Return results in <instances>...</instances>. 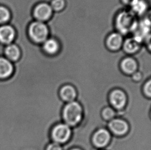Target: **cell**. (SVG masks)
Masks as SVG:
<instances>
[{
	"label": "cell",
	"mask_w": 151,
	"mask_h": 150,
	"mask_svg": "<svg viewBox=\"0 0 151 150\" xmlns=\"http://www.w3.org/2000/svg\"><path fill=\"white\" fill-rule=\"evenodd\" d=\"M83 110L81 104L77 101L66 103L62 111L63 121L65 124L74 128L82 121Z\"/></svg>",
	"instance_id": "6da1fadb"
},
{
	"label": "cell",
	"mask_w": 151,
	"mask_h": 150,
	"mask_svg": "<svg viewBox=\"0 0 151 150\" xmlns=\"http://www.w3.org/2000/svg\"><path fill=\"white\" fill-rule=\"evenodd\" d=\"M71 135L72 128L64 122L56 124L51 130L52 141L61 145L68 142Z\"/></svg>",
	"instance_id": "7a4b0ae2"
},
{
	"label": "cell",
	"mask_w": 151,
	"mask_h": 150,
	"mask_svg": "<svg viewBox=\"0 0 151 150\" xmlns=\"http://www.w3.org/2000/svg\"><path fill=\"white\" fill-rule=\"evenodd\" d=\"M29 34L32 39L36 43H43L48 39L49 30L45 23L36 21L32 23L29 28Z\"/></svg>",
	"instance_id": "3957f363"
},
{
	"label": "cell",
	"mask_w": 151,
	"mask_h": 150,
	"mask_svg": "<svg viewBox=\"0 0 151 150\" xmlns=\"http://www.w3.org/2000/svg\"><path fill=\"white\" fill-rule=\"evenodd\" d=\"M108 101L111 107L116 112L123 111L127 106V94L122 89H115L110 91Z\"/></svg>",
	"instance_id": "277c9868"
},
{
	"label": "cell",
	"mask_w": 151,
	"mask_h": 150,
	"mask_svg": "<svg viewBox=\"0 0 151 150\" xmlns=\"http://www.w3.org/2000/svg\"><path fill=\"white\" fill-rule=\"evenodd\" d=\"M111 135L107 129L102 128L96 130L92 136V144L98 149L106 148L110 143Z\"/></svg>",
	"instance_id": "5b68a950"
},
{
	"label": "cell",
	"mask_w": 151,
	"mask_h": 150,
	"mask_svg": "<svg viewBox=\"0 0 151 150\" xmlns=\"http://www.w3.org/2000/svg\"><path fill=\"white\" fill-rule=\"evenodd\" d=\"M107 129L112 135L118 137H122L127 134L129 126L125 120L116 117L108 122Z\"/></svg>",
	"instance_id": "8992f818"
},
{
	"label": "cell",
	"mask_w": 151,
	"mask_h": 150,
	"mask_svg": "<svg viewBox=\"0 0 151 150\" xmlns=\"http://www.w3.org/2000/svg\"><path fill=\"white\" fill-rule=\"evenodd\" d=\"M116 26L120 31L121 34L125 33L135 29L137 26L136 23L134 21L133 16L127 12H122L120 14L116 20Z\"/></svg>",
	"instance_id": "52a82bcc"
},
{
	"label": "cell",
	"mask_w": 151,
	"mask_h": 150,
	"mask_svg": "<svg viewBox=\"0 0 151 150\" xmlns=\"http://www.w3.org/2000/svg\"><path fill=\"white\" fill-rule=\"evenodd\" d=\"M53 11L50 5L46 3H42L38 5L35 8L34 14L38 21L43 22L49 20L53 15Z\"/></svg>",
	"instance_id": "ba28073f"
},
{
	"label": "cell",
	"mask_w": 151,
	"mask_h": 150,
	"mask_svg": "<svg viewBox=\"0 0 151 150\" xmlns=\"http://www.w3.org/2000/svg\"><path fill=\"white\" fill-rule=\"evenodd\" d=\"M124 42L122 35L118 32L111 33L106 38V47L110 51H116L122 47Z\"/></svg>",
	"instance_id": "9c48e42d"
},
{
	"label": "cell",
	"mask_w": 151,
	"mask_h": 150,
	"mask_svg": "<svg viewBox=\"0 0 151 150\" xmlns=\"http://www.w3.org/2000/svg\"><path fill=\"white\" fill-rule=\"evenodd\" d=\"M120 68L123 73L131 76L137 71L138 69V63L133 57L129 56L124 57L121 60Z\"/></svg>",
	"instance_id": "30bf717a"
},
{
	"label": "cell",
	"mask_w": 151,
	"mask_h": 150,
	"mask_svg": "<svg viewBox=\"0 0 151 150\" xmlns=\"http://www.w3.org/2000/svg\"><path fill=\"white\" fill-rule=\"evenodd\" d=\"M59 97L65 103L73 101L77 97V91L75 87L70 84H65L59 90Z\"/></svg>",
	"instance_id": "8fae6325"
},
{
	"label": "cell",
	"mask_w": 151,
	"mask_h": 150,
	"mask_svg": "<svg viewBox=\"0 0 151 150\" xmlns=\"http://www.w3.org/2000/svg\"><path fill=\"white\" fill-rule=\"evenodd\" d=\"M14 65L7 59L0 57V79L4 80L10 77L14 72Z\"/></svg>",
	"instance_id": "7c38bea8"
},
{
	"label": "cell",
	"mask_w": 151,
	"mask_h": 150,
	"mask_svg": "<svg viewBox=\"0 0 151 150\" xmlns=\"http://www.w3.org/2000/svg\"><path fill=\"white\" fill-rule=\"evenodd\" d=\"M60 49L59 42L55 38H48L43 42V49L47 55H57Z\"/></svg>",
	"instance_id": "4fadbf2b"
},
{
	"label": "cell",
	"mask_w": 151,
	"mask_h": 150,
	"mask_svg": "<svg viewBox=\"0 0 151 150\" xmlns=\"http://www.w3.org/2000/svg\"><path fill=\"white\" fill-rule=\"evenodd\" d=\"M140 43L134 38H128L124 41L122 47L125 53L133 54L137 52L140 47Z\"/></svg>",
	"instance_id": "5bb4252c"
},
{
	"label": "cell",
	"mask_w": 151,
	"mask_h": 150,
	"mask_svg": "<svg viewBox=\"0 0 151 150\" xmlns=\"http://www.w3.org/2000/svg\"><path fill=\"white\" fill-rule=\"evenodd\" d=\"M14 37V31L10 26H3L0 27V41L4 43H9Z\"/></svg>",
	"instance_id": "9a60e30c"
},
{
	"label": "cell",
	"mask_w": 151,
	"mask_h": 150,
	"mask_svg": "<svg viewBox=\"0 0 151 150\" xmlns=\"http://www.w3.org/2000/svg\"><path fill=\"white\" fill-rule=\"evenodd\" d=\"M135 14L141 15L147 10V4L144 0H134L130 5Z\"/></svg>",
	"instance_id": "2e32d148"
},
{
	"label": "cell",
	"mask_w": 151,
	"mask_h": 150,
	"mask_svg": "<svg viewBox=\"0 0 151 150\" xmlns=\"http://www.w3.org/2000/svg\"><path fill=\"white\" fill-rule=\"evenodd\" d=\"M7 57L8 59L12 61H17L20 57V51L18 47L14 45H10L8 46L5 51Z\"/></svg>",
	"instance_id": "e0dca14e"
},
{
	"label": "cell",
	"mask_w": 151,
	"mask_h": 150,
	"mask_svg": "<svg viewBox=\"0 0 151 150\" xmlns=\"http://www.w3.org/2000/svg\"><path fill=\"white\" fill-rule=\"evenodd\" d=\"M101 116L104 120L109 122L116 117V111L112 107L107 106L102 110Z\"/></svg>",
	"instance_id": "ac0fdd59"
},
{
	"label": "cell",
	"mask_w": 151,
	"mask_h": 150,
	"mask_svg": "<svg viewBox=\"0 0 151 150\" xmlns=\"http://www.w3.org/2000/svg\"><path fill=\"white\" fill-rule=\"evenodd\" d=\"M50 5L53 11L60 12L65 8L66 3L65 0H52Z\"/></svg>",
	"instance_id": "d6986e66"
},
{
	"label": "cell",
	"mask_w": 151,
	"mask_h": 150,
	"mask_svg": "<svg viewBox=\"0 0 151 150\" xmlns=\"http://www.w3.org/2000/svg\"><path fill=\"white\" fill-rule=\"evenodd\" d=\"M143 95L148 98H151V79L147 80L144 83L142 87Z\"/></svg>",
	"instance_id": "ffe728a7"
},
{
	"label": "cell",
	"mask_w": 151,
	"mask_h": 150,
	"mask_svg": "<svg viewBox=\"0 0 151 150\" xmlns=\"http://www.w3.org/2000/svg\"><path fill=\"white\" fill-rule=\"evenodd\" d=\"M9 17L10 14L8 10L4 7L0 6V23L5 22Z\"/></svg>",
	"instance_id": "44dd1931"
},
{
	"label": "cell",
	"mask_w": 151,
	"mask_h": 150,
	"mask_svg": "<svg viewBox=\"0 0 151 150\" xmlns=\"http://www.w3.org/2000/svg\"><path fill=\"white\" fill-rule=\"evenodd\" d=\"M45 150H63V146L61 144L52 141L47 145Z\"/></svg>",
	"instance_id": "7402d4cb"
},
{
	"label": "cell",
	"mask_w": 151,
	"mask_h": 150,
	"mask_svg": "<svg viewBox=\"0 0 151 150\" xmlns=\"http://www.w3.org/2000/svg\"><path fill=\"white\" fill-rule=\"evenodd\" d=\"M131 78L135 82H138L143 79V75L141 71H136L131 76Z\"/></svg>",
	"instance_id": "603a6c76"
},
{
	"label": "cell",
	"mask_w": 151,
	"mask_h": 150,
	"mask_svg": "<svg viewBox=\"0 0 151 150\" xmlns=\"http://www.w3.org/2000/svg\"><path fill=\"white\" fill-rule=\"evenodd\" d=\"M123 4L125 5H131V3L134 1V0H121Z\"/></svg>",
	"instance_id": "cb8c5ba5"
},
{
	"label": "cell",
	"mask_w": 151,
	"mask_h": 150,
	"mask_svg": "<svg viewBox=\"0 0 151 150\" xmlns=\"http://www.w3.org/2000/svg\"><path fill=\"white\" fill-rule=\"evenodd\" d=\"M70 150H81V149H80L78 148H73V149H71Z\"/></svg>",
	"instance_id": "d4e9b609"
}]
</instances>
